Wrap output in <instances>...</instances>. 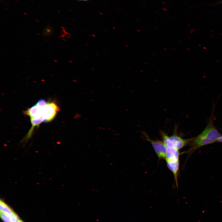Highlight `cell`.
Masks as SVG:
<instances>
[{"label": "cell", "mask_w": 222, "mask_h": 222, "mask_svg": "<svg viewBox=\"0 0 222 222\" xmlns=\"http://www.w3.org/2000/svg\"><path fill=\"white\" fill-rule=\"evenodd\" d=\"M160 134L166 147H172L179 150L186 146L192 138L184 139L177 133V127L174 129L173 134L169 136L164 132L160 131Z\"/></svg>", "instance_id": "3"}, {"label": "cell", "mask_w": 222, "mask_h": 222, "mask_svg": "<svg viewBox=\"0 0 222 222\" xmlns=\"http://www.w3.org/2000/svg\"><path fill=\"white\" fill-rule=\"evenodd\" d=\"M79 0V1H87V0Z\"/></svg>", "instance_id": "10"}, {"label": "cell", "mask_w": 222, "mask_h": 222, "mask_svg": "<svg viewBox=\"0 0 222 222\" xmlns=\"http://www.w3.org/2000/svg\"><path fill=\"white\" fill-rule=\"evenodd\" d=\"M0 216L4 222H18L20 219L12 208L0 200Z\"/></svg>", "instance_id": "4"}, {"label": "cell", "mask_w": 222, "mask_h": 222, "mask_svg": "<svg viewBox=\"0 0 222 222\" xmlns=\"http://www.w3.org/2000/svg\"><path fill=\"white\" fill-rule=\"evenodd\" d=\"M166 147V153L165 160H179V150L171 147Z\"/></svg>", "instance_id": "7"}, {"label": "cell", "mask_w": 222, "mask_h": 222, "mask_svg": "<svg viewBox=\"0 0 222 222\" xmlns=\"http://www.w3.org/2000/svg\"><path fill=\"white\" fill-rule=\"evenodd\" d=\"M60 108L54 101H47L39 100L36 104L23 112V114L30 117L31 127L25 137L26 140L31 138L34 128L43 122H49L55 117Z\"/></svg>", "instance_id": "1"}, {"label": "cell", "mask_w": 222, "mask_h": 222, "mask_svg": "<svg viewBox=\"0 0 222 222\" xmlns=\"http://www.w3.org/2000/svg\"><path fill=\"white\" fill-rule=\"evenodd\" d=\"M52 33V30L51 28H46L43 32L44 36H50Z\"/></svg>", "instance_id": "8"}, {"label": "cell", "mask_w": 222, "mask_h": 222, "mask_svg": "<svg viewBox=\"0 0 222 222\" xmlns=\"http://www.w3.org/2000/svg\"><path fill=\"white\" fill-rule=\"evenodd\" d=\"M217 142H222V135H221L218 139Z\"/></svg>", "instance_id": "9"}, {"label": "cell", "mask_w": 222, "mask_h": 222, "mask_svg": "<svg viewBox=\"0 0 222 222\" xmlns=\"http://www.w3.org/2000/svg\"><path fill=\"white\" fill-rule=\"evenodd\" d=\"M221 134L214 126L211 118L203 131L191 140L194 147H199L217 142Z\"/></svg>", "instance_id": "2"}, {"label": "cell", "mask_w": 222, "mask_h": 222, "mask_svg": "<svg viewBox=\"0 0 222 222\" xmlns=\"http://www.w3.org/2000/svg\"><path fill=\"white\" fill-rule=\"evenodd\" d=\"M142 133L144 138L151 143L158 158L160 159H165L166 147L163 141L150 139L147 134L144 131H142Z\"/></svg>", "instance_id": "5"}, {"label": "cell", "mask_w": 222, "mask_h": 222, "mask_svg": "<svg viewBox=\"0 0 222 222\" xmlns=\"http://www.w3.org/2000/svg\"><path fill=\"white\" fill-rule=\"evenodd\" d=\"M167 166L173 173L176 184L178 187V175L179 168V160H166Z\"/></svg>", "instance_id": "6"}]
</instances>
